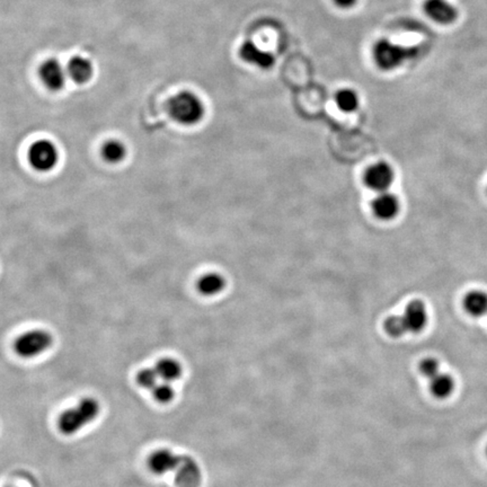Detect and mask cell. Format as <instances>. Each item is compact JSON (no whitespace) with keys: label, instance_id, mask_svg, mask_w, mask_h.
<instances>
[{"label":"cell","instance_id":"obj_5","mask_svg":"<svg viewBox=\"0 0 487 487\" xmlns=\"http://www.w3.org/2000/svg\"><path fill=\"white\" fill-rule=\"evenodd\" d=\"M31 165L38 171H49L55 169L59 160L58 149L49 140L34 142L29 151Z\"/></svg>","mask_w":487,"mask_h":487},{"label":"cell","instance_id":"obj_7","mask_svg":"<svg viewBox=\"0 0 487 487\" xmlns=\"http://www.w3.org/2000/svg\"><path fill=\"white\" fill-rule=\"evenodd\" d=\"M423 10L430 20L440 25H450L458 18V9L449 0H425Z\"/></svg>","mask_w":487,"mask_h":487},{"label":"cell","instance_id":"obj_23","mask_svg":"<svg viewBox=\"0 0 487 487\" xmlns=\"http://www.w3.org/2000/svg\"><path fill=\"white\" fill-rule=\"evenodd\" d=\"M385 330L393 337H403L404 334L407 333L402 316L389 317L385 322Z\"/></svg>","mask_w":487,"mask_h":487},{"label":"cell","instance_id":"obj_3","mask_svg":"<svg viewBox=\"0 0 487 487\" xmlns=\"http://www.w3.org/2000/svg\"><path fill=\"white\" fill-rule=\"evenodd\" d=\"M204 105L200 97L192 92H181L169 101L171 118L182 125H197L204 115Z\"/></svg>","mask_w":487,"mask_h":487},{"label":"cell","instance_id":"obj_15","mask_svg":"<svg viewBox=\"0 0 487 487\" xmlns=\"http://www.w3.org/2000/svg\"><path fill=\"white\" fill-rule=\"evenodd\" d=\"M464 308L473 317L485 316L487 313V293L481 290L467 293L464 298Z\"/></svg>","mask_w":487,"mask_h":487},{"label":"cell","instance_id":"obj_18","mask_svg":"<svg viewBox=\"0 0 487 487\" xmlns=\"http://www.w3.org/2000/svg\"><path fill=\"white\" fill-rule=\"evenodd\" d=\"M337 108L345 113H351L359 108L360 99L357 92L351 88H343L335 94Z\"/></svg>","mask_w":487,"mask_h":487},{"label":"cell","instance_id":"obj_6","mask_svg":"<svg viewBox=\"0 0 487 487\" xmlns=\"http://www.w3.org/2000/svg\"><path fill=\"white\" fill-rule=\"evenodd\" d=\"M171 472L175 473L177 487H199L201 484V470L195 459L189 456H177Z\"/></svg>","mask_w":487,"mask_h":487},{"label":"cell","instance_id":"obj_24","mask_svg":"<svg viewBox=\"0 0 487 487\" xmlns=\"http://www.w3.org/2000/svg\"><path fill=\"white\" fill-rule=\"evenodd\" d=\"M420 370L425 377L432 379L437 374H439V362L433 358L424 359L420 365Z\"/></svg>","mask_w":487,"mask_h":487},{"label":"cell","instance_id":"obj_13","mask_svg":"<svg viewBox=\"0 0 487 487\" xmlns=\"http://www.w3.org/2000/svg\"><path fill=\"white\" fill-rule=\"evenodd\" d=\"M177 460V456L169 449H160L151 453L148 459L149 470L156 475L171 473Z\"/></svg>","mask_w":487,"mask_h":487},{"label":"cell","instance_id":"obj_16","mask_svg":"<svg viewBox=\"0 0 487 487\" xmlns=\"http://www.w3.org/2000/svg\"><path fill=\"white\" fill-rule=\"evenodd\" d=\"M155 370L158 374V377L162 381L171 383V381L178 379L182 376V367L176 360L165 358L162 359L155 365Z\"/></svg>","mask_w":487,"mask_h":487},{"label":"cell","instance_id":"obj_22","mask_svg":"<svg viewBox=\"0 0 487 487\" xmlns=\"http://www.w3.org/2000/svg\"><path fill=\"white\" fill-rule=\"evenodd\" d=\"M150 393L151 395H153V397H154L158 403L162 404H167L171 402L175 395L173 387L169 385V383H165V381H162V383H158Z\"/></svg>","mask_w":487,"mask_h":487},{"label":"cell","instance_id":"obj_11","mask_svg":"<svg viewBox=\"0 0 487 487\" xmlns=\"http://www.w3.org/2000/svg\"><path fill=\"white\" fill-rule=\"evenodd\" d=\"M404 324H405L407 333H418L425 327L428 322V311L425 304L418 300L407 304L403 315Z\"/></svg>","mask_w":487,"mask_h":487},{"label":"cell","instance_id":"obj_4","mask_svg":"<svg viewBox=\"0 0 487 487\" xmlns=\"http://www.w3.org/2000/svg\"><path fill=\"white\" fill-rule=\"evenodd\" d=\"M53 339L50 333L42 330H33L20 335L15 341V352L22 358H34L49 350Z\"/></svg>","mask_w":487,"mask_h":487},{"label":"cell","instance_id":"obj_14","mask_svg":"<svg viewBox=\"0 0 487 487\" xmlns=\"http://www.w3.org/2000/svg\"><path fill=\"white\" fill-rule=\"evenodd\" d=\"M67 73L76 84H85L93 76V64L83 57H73L68 64Z\"/></svg>","mask_w":487,"mask_h":487},{"label":"cell","instance_id":"obj_8","mask_svg":"<svg viewBox=\"0 0 487 487\" xmlns=\"http://www.w3.org/2000/svg\"><path fill=\"white\" fill-rule=\"evenodd\" d=\"M365 182L374 191L385 192L394 182V171L387 162H380L368 169Z\"/></svg>","mask_w":487,"mask_h":487},{"label":"cell","instance_id":"obj_9","mask_svg":"<svg viewBox=\"0 0 487 487\" xmlns=\"http://www.w3.org/2000/svg\"><path fill=\"white\" fill-rule=\"evenodd\" d=\"M239 55L244 61L262 69H269L276 64V57L273 53L260 49L253 41H245L241 44Z\"/></svg>","mask_w":487,"mask_h":487},{"label":"cell","instance_id":"obj_1","mask_svg":"<svg viewBox=\"0 0 487 487\" xmlns=\"http://www.w3.org/2000/svg\"><path fill=\"white\" fill-rule=\"evenodd\" d=\"M420 55V49L405 47L387 38H380L372 48V57L378 68L383 71H392L402 67L406 62Z\"/></svg>","mask_w":487,"mask_h":487},{"label":"cell","instance_id":"obj_17","mask_svg":"<svg viewBox=\"0 0 487 487\" xmlns=\"http://www.w3.org/2000/svg\"><path fill=\"white\" fill-rule=\"evenodd\" d=\"M225 288V280L217 273H209L203 276L197 282V290L204 296H215Z\"/></svg>","mask_w":487,"mask_h":487},{"label":"cell","instance_id":"obj_21","mask_svg":"<svg viewBox=\"0 0 487 487\" xmlns=\"http://www.w3.org/2000/svg\"><path fill=\"white\" fill-rule=\"evenodd\" d=\"M136 383L142 388L151 392L160 383V377L155 368L142 369L141 372L136 374Z\"/></svg>","mask_w":487,"mask_h":487},{"label":"cell","instance_id":"obj_2","mask_svg":"<svg viewBox=\"0 0 487 487\" xmlns=\"http://www.w3.org/2000/svg\"><path fill=\"white\" fill-rule=\"evenodd\" d=\"M101 405L94 398H84L75 407L64 411L58 420V428L64 435H73L99 416Z\"/></svg>","mask_w":487,"mask_h":487},{"label":"cell","instance_id":"obj_10","mask_svg":"<svg viewBox=\"0 0 487 487\" xmlns=\"http://www.w3.org/2000/svg\"><path fill=\"white\" fill-rule=\"evenodd\" d=\"M40 77L49 90L58 92L66 84V71L55 59L45 61L40 68Z\"/></svg>","mask_w":487,"mask_h":487},{"label":"cell","instance_id":"obj_19","mask_svg":"<svg viewBox=\"0 0 487 487\" xmlns=\"http://www.w3.org/2000/svg\"><path fill=\"white\" fill-rule=\"evenodd\" d=\"M430 380V389L435 397L446 398L453 392L455 383L449 374H439Z\"/></svg>","mask_w":487,"mask_h":487},{"label":"cell","instance_id":"obj_25","mask_svg":"<svg viewBox=\"0 0 487 487\" xmlns=\"http://www.w3.org/2000/svg\"><path fill=\"white\" fill-rule=\"evenodd\" d=\"M333 3L339 8L350 9L357 5L358 0H333Z\"/></svg>","mask_w":487,"mask_h":487},{"label":"cell","instance_id":"obj_12","mask_svg":"<svg viewBox=\"0 0 487 487\" xmlns=\"http://www.w3.org/2000/svg\"><path fill=\"white\" fill-rule=\"evenodd\" d=\"M372 210L374 215L383 220H390L394 219L400 212V201L398 197H395L390 193L383 192L378 195L372 202Z\"/></svg>","mask_w":487,"mask_h":487},{"label":"cell","instance_id":"obj_20","mask_svg":"<svg viewBox=\"0 0 487 487\" xmlns=\"http://www.w3.org/2000/svg\"><path fill=\"white\" fill-rule=\"evenodd\" d=\"M101 155L106 162H111V164H118V162L125 160L127 149L122 142L118 141V140H110L103 146Z\"/></svg>","mask_w":487,"mask_h":487}]
</instances>
